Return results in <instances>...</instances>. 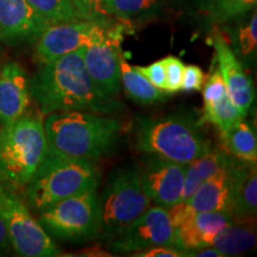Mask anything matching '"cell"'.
Wrapping results in <instances>:
<instances>
[{
    "label": "cell",
    "instance_id": "cell-1",
    "mask_svg": "<svg viewBox=\"0 0 257 257\" xmlns=\"http://www.w3.org/2000/svg\"><path fill=\"white\" fill-rule=\"evenodd\" d=\"M85 47L41 64L30 81V93L44 115L53 112L86 111L113 115L124 106L99 91L83 62Z\"/></svg>",
    "mask_w": 257,
    "mask_h": 257
},
{
    "label": "cell",
    "instance_id": "cell-2",
    "mask_svg": "<svg viewBox=\"0 0 257 257\" xmlns=\"http://www.w3.org/2000/svg\"><path fill=\"white\" fill-rule=\"evenodd\" d=\"M48 148L63 155L95 161L111 155L123 135V124L107 114L62 111L43 121Z\"/></svg>",
    "mask_w": 257,
    "mask_h": 257
},
{
    "label": "cell",
    "instance_id": "cell-3",
    "mask_svg": "<svg viewBox=\"0 0 257 257\" xmlns=\"http://www.w3.org/2000/svg\"><path fill=\"white\" fill-rule=\"evenodd\" d=\"M202 124L201 118L189 112L138 115L133 123L134 146L147 155L187 165L212 149Z\"/></svg>",
    "mask_w": 257,
    "mask_h": 257
},
{
    "label": "cell",
    "instance_id": "cell-4",
    "mask_svg": "<svg viewBox=\"0 0 257 257\" xmlns=\"http://www.w3.org/2000/svg\"><path fill=\"white\" fill-rule=\"evenodd\" d=\"M99 185L100 172L94 161L75 159L48 148L25 189L30 206L41 212L62 199L98 191Z\"/></svg>",
    "mask_w": 257,
    "mask_h": 257
},
{
    "label": "cell",
    "instance_id": "cell-5",
    "mask_svg": "<svg viewBox=\"0 0 257 257\" xmlns=\"http://www.w3.org/2000/svg\"><path fill=\"white\" fill-rule=\"evenodd\" d=\"M48 150L43 119L25 113L0 128V181L27 187ZM9 186V187H10Z\"/></svg>",
    "mask_w": 257,
    "mask_h": 257
},
{
    "label": "cell",
    "instance_id": "cell-6",
    "mask_svg": "<svg viewBox=\"0 0 257 257\" xmlns=\"http://www.w3.org/2000/svg\"><path fill=\"white\" fill-rule=\"evenodd\" d=\"M98 199V238L105 243L152 206V201L143 189L138 166L114 170L108 175L107 182Z\"/></svg>",
    "mask_w": 257,
    "mask_h": 257
},
{
    "label": "cell",
    "instance_id": "cell-7",
    "mask_svg": "<svg viewBox=\"0 0 257 257\" xmlns=\"http://www.w3.org/2000/svg\"><path fill=\"white\" fill-rule=\"evenodd\" d=\"M38 223L54 238L83 243L98 238L99 199L96 191L62 199L40 212Z\"/></svg>",
    "mask_w": 257,
    "mask_h": 257
},
{
    "label": "cell",
    "instance_id": "cell-8",
    "mask_svg": "<svg viewBox=\"0 0 257 257\" xmlns=\"http://www.w3.org/2000/svg\"><path fill=\"white\" fill-rule=\"evenodd\" d=\"M0 217L16 253L23 257H54L62 252L27 205L9 186L0 181Z\"/></svg>",
    "mask_w": 257,
    "mask_h": 257
},
{
    "label": "cell",
    "instance_id": "cell-9",
    "mask_svg": "<svg viewBox=\"0 0 257 257\" xmlns=\"http://www.w3.org/2000/svg\"><path fill=\"white\" fill-rule=\"evenodd\" d=\"M123 24L102 23L93 40L85 47L83 62L87 73L102 94L117 99L120 91L119 60Z\"/></svg>",
    "mask_w": 257,
    "mask_h": 257
},
{
    "label": "cell",
    "instance_id": "cell-10",
    "mask_svg": "<svg viewBox=\"0 0 257 257\" xmlns=\"http://www.w3.org/2000/svg\"><path fill=\"white\" fill-rule=\"evenodd\" d=\"M106 244L112 252L131 255L157 245L175 248L174 227L168 210L157 205L150 206Z\"/></svg>",
    "mask_w": 257,
    "mask_h": 257
},
{
    "label": "cell",
    "instance_id": "cell-11",
    "mask_svg": "<svg viewBox=\"0 0 257 257\" xmlns=\"http://www.w3.org/2000/svg\"><path fill=\"white\" fill-rule=\"evenodd\" d=\"M138 169L143 189L152 204L167 210L178 204L184 187L185 165L148 155Z\"/></svg>",
    "mask_w": 257,
    "mask_h": 257
},
{
    "label": "cell",
    "instance_id": "cell-12",
    "mask_svg": "<svg viewBox=\"0 0 257 257\" xmlns=\"http://www.w3.org/2000/svg\"><path fill=\"white\" fill-rule=\"evenodd\" d=\"M102 23L91 21L48 24L35 46L37 63L44 64L87 46Z\"/></svg>",
    "mask_w": 257,
    "mask_h": 257
},
{
    "label": "cell",
    "instance_id": "cell-13",
    "mask_svg": "<svg viewBox=\"0 0 257 257\" xmlns=\"http://www.w3.org/2000/svg\"><path fill=\"white\" fill-rule=\"evenodd\" d=\"M208 43L214 49V61L218 63L231 100L245 117L255 101V91L251 79L243 68V64L237 59L231 49L227 38L219 29L214 27Z\"/></svg>",
    "mask_w": 257,
    "mask_h": 257
},
{
    "label": "cell",
    "instance_id": "cell-14",
    "mask_svg": "<svg viewBox=\"0 0 257 257\" xmlns=\"http://www.w3.org/2000/svg\"><path fill=\"white\" fill-rule=\"evenodd\" d=\"M227 166L229 163L202 182L187 200L180 201L169 208L168 213L173 227L179 226L189 217L201 212H230Z\"/></svg>",
    "mask_w": 257,
    "mask_h": 257
},
{
    "label": "cell",
    "instance_id": "cell-15",
    "mask_svg": "<svg viewBox=\"0 0 257 257\" xmlns=\"http://www.w3.org/2000/svg\"><path fill=\"white\" fill-rule=\"evenodd\" d=\"M47 25L28 0H0V42L3 43L36 41Z\"/></svg>",
    "mask_w": 257,
    "mask_h": 257
},
{
    "label": "cell",
    "instance_id": "cell-16",
    "mask_svg": "<svg viewBox=\"0 0 257 257\" xmlns=\"http://www.w3.org/2000/svg\"><path fill=\"white\" fill-rule=\"evenodd\" d=\"M30 80L18 62L3 63L0 69V124L17 120L30 105Z\"/></svg>",
    "mask_w": 257,
    "mask_h": 257
},
{
    "label": "cell",
    "instance_id": "cell-17",
    "mask_svg": "<svg viewBox=\"0 0 257 257\" xmlns=\"http://www.w3.org/2000/svg\"><path fill=\"white\" fill-rule=\"evenodd\" d=\"M236 216L231 212H201L174 227L175 248L188 250L210 246L225 226L232 224Z\"/></svg>",
    "mask_w": 257,
    "mask_h": 257
},
{
    "label": "cell",
    "instance_id": "cell-18",
    "mask_svg": "<svg viewBox=\"0 0 257 257\" xmlns=\"http://www.w3.org/2000/svg\"><path fill=\"white\" fill-rule=\"evenodd\" d=\"M230 212L234 216L255 217L257 213L256 162L231 156L227 166Z\"/></svg>",
    "mask_w": 257,
    "mask_h": 257
},
{
    "label": "cell",
    "instance_id": "cell-19",
    "mask_svg": "<svg viewBox=\"0 0 257 257\" xmlns=\"http://www.w3.org/2000/svg\"><path fill=\"white\" fill-rule=\"evenodd\" d=\"M230 157L224 148H212L210 152L185 165L184 187L180 201L187 200L202 182L224 168L229 163Z\"/></svg>",
    "mask_w": 257,
    "mask_h": 257
},
{
    "label": "cell",
    "instance_id": "cell-20",
    "mask_svg": "<svg viewBox=\"0 0 257 257\" xmlns=\"http://www.w3.org/2000/svg\"><path fill=\"white\" fill-rule=\"evenodd\" d=\"M245 216H236L232 224L225 226L214 238L212 246L221 256H240L255 249L256 231L251 224H243Z\"/></svg>",
    "mask_w": 257,
    "mask_h": 257
},
{
    "label": "cell",
    "instance_id": "cell-21",
    "mask_svg": "<svg viewBox=\"0 0 257 257\" xmlns=\"http://www.w3.org/2000/svg\"><path fill=\"white\" fill-rule=\"evenodd\" d=\"M167 12L163 0H106L105 14L123 23L150 21Z\"/></svg>",
    "mask_w": 257,
    "mask_h": 257
},
{
    "label": "cell",
    "instance_id": "cell-22",
    "mask_svg": "<svg viewBox=\"0 0 257 257\" xmlns=\"http://www.w3.org/2000/svg\"><path fill=\"white\" fill-rule=\"evenodd\" d=\"M236 24L227 28L231 49L240 62H252L257 53V12L256 9L244 15L243 17L234 19Z\"/></svg>",
    "mask_w": 257,
    "mask_h": 257
},
{
    "label": "cell",
    "instance_id": "cell-23",
    "mask_svg": "<svg viewBox=\"0 0 257 257\" xmlns=\"http://www.w3.org/2000/svg\"><path fill=\"white\" fill-rule=\"evenodd\" d=\"M120 83L131 100L141 105H154L165 101L166 93L150 83L134 66L128 64L121 54L119 60Z\"/></svg>",
    "mask_w": 257,
    "mask_h": 257
},
{
    "label": "cell",
    "instance_id": "cell-24",
    "mask_svg": "<svg viewBox=\"0 0 257 257\" xmlns=\"http://www.w3.org/2000/svg\"><path fill=\"white\" fill-rule=\"evenodd\" d=\"M224 149L236 159L256 162L257 140L256 131L249 121L240 119L230 126L226 131L220 133Z\"/></svg>",
    "mask_w": 257,
    "mask_h": 257
},
{
    "label": "cell",
    "instance_id": "cell-25",
    "mask_svg": "<svg viewBox=\"0 0 257 257\" xmlns=\"http://www.w3.org/2000/svg\"><path fill=\"white\" fill-rule=\"evenodd\" d=\"M28 3L48 24L85 21L74 0H28Z\"/></svg>",
    "mask_w": 257,
    "mask_h": 257
},
{
    "label": "cell",
    "instance_id": "cell-26",
    "mask_svg": "<svg viewBox=\"0 0 257 257\" xmlns=\"http://www.w3.org/2000/svg\"><path fill=\"white\" fill-rule=\"evenodd\" d=\"M257 0H211L205 21L212 25L227 24L256 9Z\"/></svg>",
    "mask_w": 257,
    "mask_h": 257
},
{
    "label": "cell",
    "instance_id": "cell-27",
    "mask_svg": "<svg viewBox=\"0 0 257 257\" xmlns=\"http://www.w3.org/2000/svg\"><path fill=\"white\" fill-rule=\"evenodd\" d=\"M245 118L237 106L231 100L230 95L224 96L220 101L211 106H205L201 120L213 124L220 133L226 131L234 123Z\"/></svg>",
    "mask_w": 257,
    "mask_h": 257
},
{
    "label": "cell",
    "instance_id": "cell-28",
    "mask_svg": "<svg viewBox=\"0 0 257 257\" xmlns=\"http://www.w3.org/2000/svg\"><path fill=\"white\" fill-rule=\"evenodd\" d=\"M205 86H202V98H204V107L205 106H211L216 102L220 101L224 96L229 94L227 92L226 83H225L223 75L220 70L213 68L212 66L211 72L208 74L206 81L204 82Z\"/></svg>",
    "mask_w": 257,
    "mask_h": 257
},
{
    "label": "cell",
    "instance_id": "cell-29",
    "mask_svg": "<svg viewBox=\"0 0 257 257\" xmlns=\"http://www.w3.org/2000/svg\"><path fill=\"white\" fill-rule=\"evenodd\" d=\"M167 10L192 18H204L211 0H163Z\"/></svg>",
    "mask_w": 257,
    "mask_h": 257
},
{
    "label": "cell",
    "instance_id": "cell-30",
    "mask_svg": "<svg viewBox=\"0 0 257 257\" xmlns=\"http://www.w3.org/2000/svg\"><path fill=\"white\" fill-rule=\"evenodd\" d=\"M163 64L166 70V93L173 94L180 92L186 67L184 62L176 56H167L163 59Z\"/></svg>",
    "mask_w": 257,
    "mask_h": 257
},
{
    "label": "cell",
    "instance_id": "cell-31",
    "mask_svg": "<svg viewBox=\"0 0 257 257\" xmlns=\"http://www.w3.org/2000/svg\"><path fill=\"white\" fill-rule=\"evenodd\" d=\"M74 2L85 21L98 22V23L111 22V18H108L105 14L106 0H74Z\"/></svg>",
    "mask_w": 257,
    "mask_h": 257
},
{
    "label": "cell",
    "instance_id": "cell-32",
    "mask_svg": "<svg viewBox=\"0 0 257 257\" xmlns=\"http://www.w3.org/2000/svg\"><path fill=\"white\" fill-rule=\"evenodd\" d=\"M137 72H140L150 83H153L156 88L166 93V70L163 60L156 61L149 66L141 67L134 66Z\"/></svg>",
    "mask_w": 257,
    "mask_h": 257
},
{
    "label": "cell",
    "instance_id": "cell-33",
    "mask_svg": "<svg viewBox=\"0 0 257 257\" xmlns=\"http://www.w3.org/2000/svg\"><path fill=\"white\" fill-rule=\"evenodd\" d=\"M205 82V75L202 69L195 64H188L185 67L182 76L181 89L182 92H199L201 91Z\"/></svg>",
    "mask_w": 257,
    "mask_h": 257
},
{
    "label": "cell",
    "instance_id": "cell-34",
    "mask_svg": "<svg viewBox=\"0 0 257 257\" xmlns=\"http://www.w3.org/2000/svg\"><path fill=\"white\" fill-rule=\"evenodd\" d=\"M134 257H185V252L182 250L174 246L157 245L153 248L144 249L142 251L133 253Z\"/></svg>",
    "mask_w": 257,
    "mask_h": 257
},
{
    "label": "cell",
    "instance_id": "cell-35",
    "mask_svg": "<svg viewBox=\"0 0 257 257\" xmlns=\"http://www.w3.org/2000/svg\"><path fill=\"white\" fill-rule=\"evenodd\" d=\"M185 256H191V257H223L221 253L218 251L217 249H214L213 246H204V248L199 249H193L188 250L185 252Z\"/></svg>",
    "mask_w": 257,
    "mask_h": 257
},
{
    "label": "cell",
    "instance_id": "cell-36",
    "mask_svg": "<svg viewBox=\"0 0 257 257\" xmlns=\"http://www.w3.org/2000/svg\"><path fill=\"white\" fill-rule=\"evenodd\" d=\"M12 245L11 242H10L8 230H6V226L3 221L2 217H0V256L6 255V253L11 251Z\"/></svg>",
    "mask_w": 257,
    "mask_h": 257
},
{
    "label": "cell",
    "instance_id": "cell-37",
    "mask_svg": "<svg viewBox=\"0 0 257 257\" xmlns=\"http://www.w3.org/2000/svg\"><path fill=\"white\" fill-rule=\"evenodd\" d=\"M2 66H3V62H2V59H0V69H2Z\"/></svg>",
    "mask_w": 257,
    "mask_h": 257
}]
</instances>
